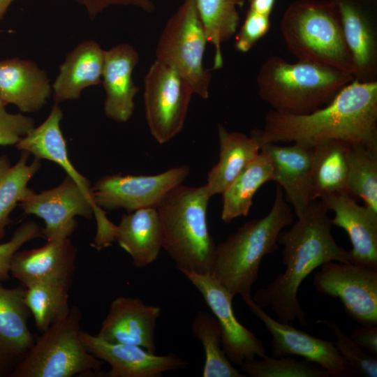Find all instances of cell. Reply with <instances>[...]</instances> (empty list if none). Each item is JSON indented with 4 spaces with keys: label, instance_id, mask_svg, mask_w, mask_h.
Wrapping results in <instances>:
<instances>
[{
    "label": "cell",
    "instance_id": "6",
    "mask_svg": "<svg viewBox=\"0 0 377 377\" xmlns=\"http://www.w3.org/2000/svg\"><path fill=\"white\" fill-rule=\"evenodd\" d=\"M279 29L298 61L331 66L353 75L354 67L337 8L330 0H295Z\"/></svg>",
    "mask_w": 377,
    "mask_h": 377
},
{
    "label": "cell",
    "instance_id": "39",
    "mask_svg": "<svg viewBox=\"0 0 377 377\" xmlns=\"http://www.w3.org/2000/svg\"><path fill=\"white\" fill-rule=\"evenodd\" d=\"M34 127L32 117L0 110V145H16Z\"/></svg>",
    "mask_w": 377,
    "mask_h": 377
},
{
    "label": "cell",
    "instance_id": "19",
    "mask_svg": "<svg viewBox=\"0 0 377 377\" xmlns=\"http://www.w3.org/2000/svg\"><path fill=\"white\" fill-rule=\"evenodd\" d=\"M76 253L70 237L47 241L39 248L19 250L13 257L10 274L24 287L38 281L71 286Z\"/></svg>",
    "mask_w": 377,
    "mask_h": 377
},
{
    "label": "cell",
    "instance_id": "21",
    "mask_svg": "<svg viewBox=\"0 0 377 377\" xmlns=\"http://www.w3.org/2000/svg\"><path fill=\"white\" fill-rule=\"evenodd\" d=\"M139 61V54L130 44L121 43L104 50L102 74L106 98L105 114L117 122H126L135 110L134 97L140 90L132 74Z\"/></svg>",
    "mask_w": 377,
    "mask_h": 377
},
{
    "label": "cell",
    "instance_id": "41",
    "mask_svg": "<svg viewBox=\"0 0 377 377\" xmlns=\"http://www.w3.org/2000/svg\"><path fill=\"white\" fill-rule=\"evenodd\" d=\"M368 353L377 355V325H359L349 335Z\"/></svg>",
    "mask_w": 377,
    "mask_h": 377
},
{
    "label": "cell",
    "instance_id": "24",
    "mask_svg": "<svg viewBox=\"0 0 377 377\" xmlns=\"http://www.w3.org/2000/svg\"><path fill=\"white\" fill-rule=\"evenodd\" d=\"M104 50L94 40H84L68 53L52 86L55 103L76 100L89 87L101 83Z\"/></svg>",
    "mask_w": 377,
    "mask_h": 377
},
{
    "label": "cell",
    "instance_id": "42",
    "mask_svg": "<svg viewBox=\"0 0 377 377\" xmlns=\"http://www.w3.org/2000/svg\"><path fill=\"white\" fill-rule=\"evenodd\" d=\"M276 0H249V9L270 17Z\"/></svg>",
    "mask_w": 377,
    "mask_h": 377
},
{
    "label": "cell",
    "instance_id": "18",
    "mask_svg": "<svg viewBox=\"0 0 377 377\" xmlns=\"http://www.w3.org/2000/svg\"><path fill=\"white\" fill-rule=\"evenodd\" d=\"M322 204L334 212L332 226L343 229L352 245L349 261L377 269V213L359 205L346 192L320 198Z\"/></svg>",
    "mask_w": 377,
    "mask_h": 377
},
{
    "label": "cell",
    "instance_id": "31",
    "mask_svg": "<svg viewBox=\"0 0 377 377\" xmlns=\"http://www.w3.org/2000/svg\"><path fill=\"white\" fill-rule=\"evenodd\" d=\"M245 0H195L207 43L215 49L213 69L221 68L223 59L221 45L237 31L240 20L238 7Z\"/></svg>",
    "mask_w": 377,
    "mask_h": 377
},
{
    "label": "cell",
    "instance_id": "26",
    "mask_svg": "<svg viewBox=\"0 0 377 377\" xmlns=\"http://www.w3.org/2000/svg\"><path fill=\"white\" fill-rule=\"evenodd\" d=\"M220 152L218 163L209 171L205 184L212 196L221 194L258 155L261 144L251 131V135L229 131L218 126Z\"/></svg>",
    "mask_w": 377,
    "mask_h": 377
},
{
    "label": "cell",
    "instance_id": "11",
    "mask_svg": "<svg viewBox=\"0 0 377 377\" xmlns=\"http://www.w3.org/2000/svg\"><path fill=\"white\" fill-rule=\"evenodd\" d=\"M313 284L318 293L339 298L359 325H377V269L332 260L315 273Z\"/></svg>",
    "mask_w": 377,
    "mask_h": 377
},
{
    "label": "cell",
    "instance_id": "17",
    "mask_svg": "<svg viewBox=\"0 0 377 377\" xmlns=\"http://www.w3.org/2000/svg\"><path fill=\"white\" fill-rule=\"evenodd\" d=\"M161 312L160 306L147 305L140 298L117 297L112 301L96 336L108 342L139 346L156 353L154 332Z\"/></svg>",
    "mask_w": 377,
    "mask_h": 377
},
{
    "label": "cell",
    "instance_id": "3",
    "mask_svg": "<svg viewBox=\"0 0 377 377\" xmlns=\"http://www.w3.org/2000/svg\"><path fill=\"white\" fill-rule=\"evenodd\" d=\"M283 193L277 184L273 205L265 216L244 223L216 245L210 274L233 298L251 296L263 258L278 249L279 232L293 223L292 209Z\"/></svg>",
    "mask_w": 377,
    "mask_h": 377
},
{
    "label": "cell",
    "instance_id": "43",
    "mask_svg": "<svg viewBox=\"0 0 377 377\" xmlns=\"http://www.w3.org/2000/svg\"><path fill=\"white\" fill-rule=\"evenodd\" d=\"M15 0H0V22L3 20L10 6Z\"/></svg>",
    "mask_w": 377,
    "mask_h": 377
},
{
    "label": "cell",
    "instance_id": "28",
    "mask_svg": "<svg viewBox=\"0 0 377 377\" xmlns=\"http://www.w3.org/2000/svg\"><path fill=\"white\" fill-rule=\"evenodd\" d=\"M350 144L332 140L312 147L311 171V200L348 188V149Z\"/></svg>",
    "mask_w": 377,
    "mask_h": 377
},
{
    "label": "cell",
    "instance_id": "23",
    "mask_svg": "<svg viewBox=\"0 0 377 377\" xmlns=\"http://www.w3.org/2000/svg\"><path fill=\"white\" fill-rule=\"evenodd\" d=\"M51 95L48 76L36 62L19 57L0 61V98L5 106L13 104L22 112H34Z\"/></svg>",
    "mask_w": 377,
    "mask_h": 377
},
{
    "label": "cell",
    "instance_id": "2",
    "mask_svg": "<svg viewBox=\"0 0 377 377\" xmlns=\"http://www.w3.org/2000/svg\"><path fill=\"white\" fill-rule=\"evenodd\" d=\"M327 212L320 200H313L297 216L290 229L278 235L285 270L256 290L252 299L262 308L269 306L281 323L292 324L297 320L306 326V311L297 297L303 281L327 262H350L349 251L339 245L332 234Z\"/></svg>",
    "mask_w": 377,
    "mask_h": 377
},
{
    "label": "cell",
    "instance_id": "5",
    "mask_svg": "<svg viewBox=\"0 0 377 377\" xmlns=\"http://www.w3.org/2000/svg\"><path fill=\"white\" fill-rule=\"evenodd\" d=\"M211 195L205 185L180 184L158 205L162 247L181 272L211 273L216 244L207 225Z\"/></svg>",
    "mask_w": 377,
    "mask_h": 377
},
{
    "label": "cell",
    "instance_id": "33",
    "mask_svg": "<svg viewBox=\"0 0 377 377\" xmlns=\"http://www.w3.org/2000/svg\"><path fill=\"white\" fill-rule=\"evenodd\" d=\"M191 332L205 352L203 377H244L228 360L221 344L219 324L214 315L200 311L193 319Z\"/></svg>",
    "mask_w": 377,
    "mask_h": 377
},
{
    "label": "cell",
    "instance_id": "22",
    "mask_svg": "<svg viewBox=\"0 0 377 377\" xmlns=\"http://www.w3.org/2000/svg\"><path fill=\"white\" fill-rule=\"evenodd\" d=\"M260 149L270 157L272 181L282 188L286 201L293 207L295 215H299L312 202V148L297 143L281 146L266 142L261 145Z\"/></svg>",
    "mask_w": 377,
    "mask_h": 377
},
{
    "label": "cell",
    "instance_id": "38",
    "mask_svg": "<svg viewBox=\"0 0 377 377\" xmlns=\"http://www.w3.org/2000/svg\"><path fill=\"white\" fill-rule=\"evenodd\" d=\"M269 29V16L249 9L242 26L236 34L235 48L242 53L249 52Z\"/></svg>",
    "mask_w": 377,
    "mask_h": 377
},
{
    "label": "cell",
    "instance_id": "36",
    "mask_svg": "<svg viewBox=\"0 0 377 377\" xmlns=\"http://www.w3.org/2000/svg\"><path fill=\"white\" fill-rule=\"evenodd\" d=\"M316 323L330 328L336 341L334 346L341 356L348 363L355 376L376 377L377 358L357 344L334 322L327 319H318Z\"/></svg>",
    "mask_w": 377,
    "mask_h": 377
},
{
    "label": "cell",
    "instance_id": "14",
    "mask_svg": "<svg viewBox=\"0 0 377 377\" xmlns=\"http://www.w3.org/2000/svg\"><path fill=\"white\" fill-rule=\"evenodd\" d=\"M242 299L271 334L273 357L300 356L320 366L330 373L331 377L355 376L339 353L334 341L313 337L295 328L291 323H283L274 319L253 300L251 296Z\"/></svg>",
    "mask_w": 377,
    "mask_h": 377
},
{
    "label": "cell",
    "instance_id": "29",
    "mask_svg": "<svg viewBox=\"0 0 377 377\" xmlns=\"http://www.w3.org/2000/svg\"><path fill=\"white\" fill-rule=\"evenodd\" d=\"M272 181V166L269 154L260 149L258 155L221 193V219L226 223L249 214L253 198L259 188Z\"/></svg>",
    "mask_w": 377,
    "mask_h": 377
},
{
    "label": "cell",
    "instance_id": "12",
    "mask_svg": "<svg viewBox=\"0 0 377 377\" xmlns=\"http://www.w3.org/2000/svg\"><path fill=\"white\" fill-rule=\"evenodd\" d=\"M189 172V167L182 165L154 175H106L91 186V196L95 205L103 211L124 209L131 212L156 208L172 188L183 183Z\"/></svg>",
    "mask_w": 377,
    "mask_h": 377
},
{
    "label": "cell",
    "instance_id": "16",
    "mask_svg": "<svg viewBox=\"0 0 377 377\" xmlns=\"http://www.w3.org/2000/svg\"><path fill=\"white\" fill-rule=\"evenodd\" d=\"M80 337L91 354L110 366L103 376L157 377L188 364L173 353L158 355L139 346L108 342L83 330H80Z\"/></svg>",
    "mask_w": 377,
    "mask_h": 377
},
{
    "label": "cell",
    "instance_id": "34",
    "mask_svg": "<svg viewBox=\"0 0 377 377\" xmlns=\"http://www.w3.org/2000/svg\"><path fill=\"white\" fill-rule=\"evenodd\" d=\"M347 158L350 194L360 197L367 207L377 213V151L349 145Z\"/></svg>",
    "mask_w": 377,
    "mask_h": 377
},
{
    "label": "cell",
    "instance_id": "13",
    "mask_svg": "<svg viewBox=\"0 0 377 377\" xmlns=\"http://www.w3.org/2000/svg\"><path fill=\"white\" fill-rule=\"evenodd\" d=\"M202 295L221 329L222 348L233 365L266 355L265 345L251 331L242 325L232 310L233 297L210 273L183 272Z\"/></svg>",
    "mask_w": 377,
    "mask_h": 377
},
{
    "label": "cell",
    "instance_id": "44",
    "mask_svg": "<svg viewBox=\"0 0 377 377\" xmlns=\"http://www.w3.org/2000/svg\"><path fill=\"white\" fill-rule=\"evenodd\" d=\"M5 105H3L1 98H0V110H4Z\"/></svg>",
    "mask_w": 377,
    "mask_h": 377
},
{
    "label": "cell",
    "instance_id": "8",
    "mask_svg": "<svg viewBox=\"0 0 377 377\" xmlns=\"http://www.w3.org/2000/svg\"><path fill=\"white\" fill-rule=\"evenodd\" d=\"M207 43L195 0H184L166 22L156 50V60L173 68L204 99L212 79L202 61Z\"/></svg>",
    "mask_w": 377,
    "mask_h": 377
},
{
    "label": "cell",
    "instance_id": "40",
    "mask_svg": "<svg viewBox=\"0 0 377 377\" xmlns=\"http://www.w3.org/2000/svg\"><path fill=\"white\" fill-rule=\"evenodd\" d=\"M82 5L89 18L93 20L105 8L112 6H131L151 13L155 6L151 0H73Z\"/></svg>",
    "mask_w": 377,
    "mask_h": 377
},
{
    "label": "cell",
    "instance_id": "9",
    "mask_svg": "<svg viewBox=\"0 0 377 377\" xmlns=\"http://www.w3.org/2000/svg\"><path fill=\"white\" fill-rule=\"evenodd\" d=\"M144 84L149 129L159 144H164L184 127L193 90L173 68L156 59L146 74Z\"/></svg>",
    "mask_w": 377,
    "mask_h": 377
},
{
    "label": "cell",
    "instance_id": "1",
    "mask_svg": "<svg viewBox=\"0 0 377 377\" xmlns=\"http://www.w3.org/2000/svg\"><path fill=\"white\" fill-rule=\"evenodd\" d=\"M261 145L293 142L308 147L340 140L377 151V82L353 80L324 107L302 115L269 110L263 129L252 131Z\"/></svg>",
    "mask_w": 377,
    "mask_h": 377
},
{
    "label": "cell",
    "instance_id": "25",
    "mask_svg": "<svg viewBox=\"0 0 377 377\" xmlns=\"http://www.w3.org/2000/svg\"><path fill=\"white\" fill-rule=\"evenodd\" d=\"M114 239L130 255L135 267L151 264L163 248L157 209L147 207L124 214L115 226Z\"/></svg>",
    "mask_w": 377,
    "mask_h": 377
},
{
    "label": "cell",
    "instance_id": "10",
    "mask_svg": "<svg viewBox=\"0 0 377 377\" xmlns=\"http://www.w3.org/2000/svg\"><path fill=\"white\" fill-rule=\"evenodd\" d=\"M19 205L24 214L44 221L41 232L47 241L70 237L77 226L76 216H94L97 223L107 219L105 211L98 208L91 196L68 175L54 188L34 192Z\"/></svg>",
    "mask_w": 377,
    "mask_h": 377
},
{
    "label": "cell",
    "instance_id": "7",
    "mask_svg": "<svg viewBox=\"0 0 377 377\" xmlns=\"http://www.w3.org/2000/svg\"><path fill=\"white\" fill-rule=\"evenodd\" d=\"M82 313L76 306L35 340L10 377H72L101 374L102 362L80 337Z\"/></svg>",
    "mask_w": 377,
    "mask_h": 377
},
{
    "label": "cell",
    "instance_id": "35",
    "mask_svg": "<svg viewBox=\"0 0 377 377\" xmlns=\"http://www.w3.org/2000/svg\"><path fill=\"white\" fill-rule=\"evenodd\" d=\"M240 367L245 375L251 377H331L320 366L289 356L276 357L265 355L246 361Z\"/></svg>",
    "mask_w": 377,
    "mask_h": 377
},
{
    "label": "cell",
    "instance_id": "45",
    "mask_svg": "<svg viewBox=\"0 0 377 377\" xmlns=\"http://www.w3.org/2000/svg\"><path fill=\"white\" fill-rule=\"evenodd\" d=\"M6 31L4 29H2L0 28V34H2L3 32H5Z\"/></svg>",
    "mask_w": 377,
    "mask_h": 377
},
{
    "label": "cell",
    "instance_id": "37",
    "mask_svg": "<svg viewBox=\"0 0 377 377\" xmlns=\"http://www.w3.org/2000/svg\"><path fill=\"white\" fill-rule=\"evenodd\" d=\"M40 237H43L41 228L35 221L29 220L20 224L8 241L0 244V281L10 278V265L14 254L25 243Z\"/></svg>",
    "mask_w": 377,
    "mask_h": 377
},
{
    "label": "cell",
    "instance_id": "32",
    "mask_svg": "<svg viewBox=\"0 0 377 377\" xmlns=\"http://www.w3.org/2000/svg\"><path fill=\"white\" fill-rule=\"evenodd\" d=\"M70 288L54 281H38L24 287V300L39 331H45L68 313Z\"/></svg>",
    "mask_w": 377,
    "mask_h": 377
},
{
    "label": "cell",
    "instance_id": "27",
    "mask_svg": "<svg viewBox=\"0 0 377 377\" xmlns=\"http://www.w3.org/2000/svg\"><path fill=\"white\" fill-rule=\"evenodd\" d=\"M62 117V110L54 103L45 120L22 138L16 147L40 160L46 159L58 164L91 195L89 181L75 169L68 157L66 142L60 127Z\"/></svg>",
    "mask_w": 377,
    "mask_h": 377
},
{
    "label": "cell",
    "instance_id": "30",
    "mask_svg": "<svg viewBox=\"0 0 377 377\" xmlns=\"http://www.w3.org/2000/svg\"><path fill=\"white\" fill-rule=\"evenodd\" d=\"M29 152L22 151L14 165H11L7 155L0 156V240L6 235L13 209L34 192L28 187V183L40 168L41 163L40 159L35 158L29 164Z\"/></svg>",
    "mask_w": 377,
    "mask_h": 377
},
{
    "label": "cell",
    "instance_id": "15",
    "mask_svg": "<svg viewBox=\"0 0 377 377\" xmlns=\"http://www.w3.org/2000/svg\"><path fill=\"white\" fill-rule=\"evenodd\" d=\"M352 57L355 80L377 82V0H330Z\"/></svg>",
    "mask_w": 377,
    "mask_h": 377
},
{
    "label": "cell",
    "instance_id": "4",
    "mask_svg": "<svg viewBox=\"0 0 377 377\" xmlns=\"http://www.w3.org/2000/svg\"><path fill=\"white\" fill-rule=\"evenodd\" d=\"M352 74L313 62L289 63L278 55L269 56L257 74L258 95L272 110L302 115L328 104L346 85Z\"/></svg>",
    "mask_w": 377,
    "mask_h": 377
},
{
    "label": "cell",
    "instance_id": "20",
    "mask_svg": "<svg viewBox=\"0 0 377 377\" xmlns=\"http://www.w3.org/2000/svg\"><path fill=\"white\" fill-rule=\"evenodd\" d=\"M24 286L8 288L0 281V377H10L35 342L28 326L30 311Z\"/></svg>",
    "mask_w": 377,
    "mask_h": 377
}]
</instances>
